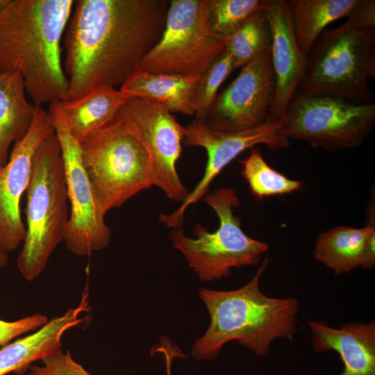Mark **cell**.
<instances>
[{"label":"cell","mask_w":375,"mask_h":375,"mask_svg":"<svg viewBox=\"0 0 375 375\" xmlns=\"http://www.w3.org/2000/svg\"><path fill=\"white\" fill-rule=\"evenodd\" d=\"M199 76L151 74L136 70L121 86L128 97L155 101L171 112L195 115L194 97Z\"/></svg>","instance_id":"19"},{"label":"cell","mask_w":375,"mask_h":375,"mask_svg":"<svg viewBox=\"0 0 375 375\" xmlns=\"http://www.w3.org/2000/svg\"><path fill=\"white\" fill-rule=\"evenodd\" d=\"M308 324L315 351H334L340 355L344 369L338 375H375L374 320L344 323L338 328L322 321Z\"/></svg>","instance_id":"16"},{"label":"cell","mask_w":375,"mask_h":375,"mask_svg":"<svg viewBox=\"0 0 375 375\" xmlns=\"http://www.w3.org/2000/svg\"><path fill=\"white\" fill-rule=\"evenodd\" d=\"M170 357H167V375H171L170 373V365H171V360L172 359L169 358Z\"/></svg>","instance_id":"32"},{"label":"cell","mask_w":375,"mask_h":375,"mask_svg":"<svg viewBox=\"0 0 375 375\" xmlns=\"http://www.w3.org/2000/svg\"><path fill=\"white\" fill-rule=\"evenodd\" d=\"M274 90L271 48L242 67L238 76L217 96L202 122L219 131L259 126L268 119Z\"/></svg>","instance_id":"13"},{"label":"cell","mask_w":375,"mask_h":375,"mask_svg":"<svg viewBox=\"0 0 375 375\" xmlns=\"http://www.w3.org/2000/svg\"><path fill=\"white\" fill-rule=\"evenodd\" d=\"M347 20L360 27L375 28V1L359 0Z\"/></svg>","instance_id":"29"},{"label":"cell","mask_w":375,"mask_h":375,"mask_svg":"<svg viewBox=\"0 0 375 375\" xmlns=\"http://www.w3.org/2000/svg\"><path fill=\"white\" fill-rule=\"evenodd\" d=\"M271 43V28L262 6L228 39L225 49L231 55L235 69L269 49Z\"/></svg>","instance_id":"23"},{"label":"cell","mask_w":375,"mask_h":375,"mask_svg":"<svg viewBox=\"0 0 375 375\" xmlns=\"http://www.w3.org/2000/svg\"><path fill=\"white\" fill-rule=\"evenodd\" d=\"M169 3L163 0H76L63 39L69 99L122 85L160 39Z\"/></svg>","instance_id":"1"},{"label":"cell","mask_w":375,"mask_h":375,"mask_svg":"<svg viewBox=\"0 0 375 375\" xmlns=\"http://www.w3.org/2000/svg\"><path fill=\"white\" fill-rule=\"evenodd\" d=\"M212 31L208 0H172L159 41L139 69L151 74L200 76L225 49Z\"/></svg>","instance_id":"8"},{"label":"cell","mask_w":375,"mask_h":375,"mask_svg":"<svg viewBox=\"0 0 375 375\" xmlns=\"http://www.w3.org/2000/svg\"><path fill=\"white\" fill-rule=\"evenodd\" d=\"M55 133L48 111L35 105L28 131L14 143L7 162L0 165V243L8 252L15 251L24 240L21 199L29 184L38 149Z\"/></svg>","instance_id":"14"},{"label":"cell","mask_w":375,"mask_h":375,"mask_svg":"<svg viewBox=\"0 0 375 375\" xmlns=\"http://www.w3.org/2000/svg\"><path fill=\"white\" fill-rule=\"evenodd\" d=\"M26 194V235L17 266L23 278L31 281L64 240L69 217L65 167L56 133L37 150Z\"/></svg>","instance_id":"5"},{"label":"cell","mask_w":375,"mask_h":375,"mask_svg":"<svg viewBox=\"0 0 375 375\" xmlns=\"http://www.w3.org/2000/svg\"><path fill=\"white\" fill-rule=\"evenodd\" d=\"M367 209L365 227L337 226L321 233L317 238L313 256L335 276L349 273L361 265L367 235L375 226L374 197L370 199Z\"/></svg>","instance_id":"20"},{"label":"cell","mask_w":375,"mask_h":375,"mask_svg":"<svg viewBox=\"0 0 375 375\" xmlns=\"http://www.w3.org/2000/svg\"><path fill=\"white\" fill-rule=\"evenodd\" d=\"M272 32L271 61L274 90L268 118L283 120L303 75L305 55L297 42L288 1L265 0Z\"/></svg>","instance_id":"15"},{"label":"cell","mask_w":375,"mask_h":375,"mask_svg":"<svg viewBox=\"0 0 375 375\" xmlns=\"http://www.w3.org/2000/svg\"><path fill=\"white\" fill-rule=\"evenodd\" d=\"M264 0H208V22L213 33L226 42Z\"/></svg>","instance_id":"25"},{"label":"cell","mask_w":375,"mask_h":375,"mask_svg":"<svg viewBox=\"0 0 375 375\" xmlns=\"http://www.w3.org/2000/svg\"><path fill=\"white\" fill-rule=\"evenodd\" d=\"M289 140L283 120L268 118L263 124L249 129L219 131L194 119L185 127L183 142L186 147H201L206 149L208 160L205 172L176 210L170 214L160 215V222L167 227L181 228L186 209L208 193L213 180L240 153L258 144L277 151L288 147Z\"/></svg>","instance_id":"10"},{"label":"cell","mask_w":375,"mask_h":375,"mask_svg":"<svg viewBox=\"0 0 375 375\" xmlns=\"http://www.w3.org/2000/svg\"><path fill=\"white\" fill-rule=\"evenodd\" d=\"M242 174L249 185L251 194L261 200L265 197L283 195L301 190L303 184L293 180L272 168L264 160L258 149L240 160Z\"/></svg>","instance_id":"24"},{"label":"cell","mask_w":375,"mask_h":375,"mask_svg":"<svg viewBox=\"0 0 375 375\" xmlns=\"http://www.w3.org/2000/svg\"><path fill=\"white\" fill-rule=\"evenodd\" d=\"M283 120L289 139L326 151L353 149L362 144L374 126L375 105L297 90Z\"/></svg>","instance_id":"9"},{"label":"cell","mask_w":375,"mask_h":375,"mask_svg":"<svg viewBox=\"0 0 375 375\" xmlns=\"http://www.w3.org/2000/svg\"><path fill=\"white\" fill-rule=\"evenodd\" d=\"M88 289L86 287L78 306L68 309L62 315L55 317L28 335L17 339L0 349V375L15 372L24 374L37 360L61 349V339L71 328L85 323L80 317L89 310Z\"/></svg>","instance_id":"17"},{"label":"cell","mask_w":375,"mask_h":375,"mask_svg":"<svg viewBox=\"0 0 375 375\" xmlns=\"http://www.w3.org/2000/svg\"><path fill=\"white\" fill-rule=\"evenodd\" d=\"M269 262L265 256L252 278L240 288L199 290L209 313L210 324L192 345L191 355L195 360L216 359L224 345L233 340L258 356L267 355L278 338L292 342L299 301L293 297H270L260 290V281Z\"/></svg>","instance_id":"3"},{"label":"cell","mask_w":375,"mask_h":375,"mask_svg":"<svg viewBox=\"0 0 375 375\" xmlns=\"http://www.w3.org/2000/svg\"><path fill=\"white\" fill-rule=\"evenodd\" d=\"M235 69L226 49L199 76L194 97L195 119L203 121L212 108L222 83Z\"/></svg>","instance_id":"26"},{"label":"cell","mask_w":375,"mask_h":375,"mask_svg":"<svg viewBox=\"0 0 375 375\" xmlns=\"http://www.w3.org/2000/svg\"><path fill=\"white\" fill-rule=\"evenodd\" d=\"M74 2L0 0V73H20L36 106L69 98L62 41Z\"/></svg>","instance_id":"2"},{"label":"cell","mask_w":375,"mask_h":375,"mask_svg":"<svg viewBox=\"0 0 375 375\" xmlns=\"http://www.w3.org/2000/svg\"><path fill=\"white\" fill-rule=\"evenodd\" d=\"M297 42L306 56L326 26L347 17L359 0L288 1Z\"/></svg>","instance_id":"22"},{"label":"cell","mask_w":375,"mask_h":375,"mask_svg":"<svg viewBox=\"0 0 375 375\" xmlns=\"http://www.w3.org/2000/svg\"><path fill=\"white\" fill-rule=\"evenodd\" d=\"M8 252L0 243V269L5 267L8 262Z\"/></svg>","instance_id":"31"},{"label":"cell","mask_w":375,"mask_h":375,"mask_svg":"<svg viewBox=\"0 0 375 375\" xmlns=\"http://www.w3.org/2000/svg\"><path fill=\"white\" fill-rule=\"evenodd\" d=\"M59 140L63 160L70 213L64 242L78 256H90L107 248L111 230L84 169L80 143L69 133L63 122L49 112Z\"/></svg>","instance_id":"11"},{"label":"cell","mask_w":375,"mask_h":375,"mask_svg":"<svg viewBox=\"0 0 375 375\" xmlns=\"http://www.w3.org/2000/svg\"><path fill=\"white\" fill-rule=\"evenodd\" d=\"M26 92L20 73H0V165L7 162L11 144L24 138L32 124L35 105Z\"/></svg>","instance_id":"21"},{"label":"cell","mask_w":375,"mask_h":375,"mask_svg":"<svg viewBox=\"0 0 375 375\" xmlns=\"http://www.w3.org/2000/svg\"><path fill=\"white\" fill-rule=\"evenodd\" d=\"M41 365H31L23 375H91L73 358L70 350L61 349L44 358Z\"/></svg>","instance_id":"27"},{"label":"cell","mask_w":375,"mask_h":375,"mask_svg":"<svg viewBox=\"0 0 375 375\" xmlns=\"http://www.w3.org/2000/svg\"><path fill=\"white\" fill-rule=\"evenodd\" d=\"M215 212L219 226L214 232L196 224L195 238L187 237L181 228H173L169 238L174 249L184 256L189 267L203 281L228 277L231 269L254 266L269 249V244L248 236L242 229L234 210L240 201L236 192L221 187L203 197Z\"/></svg>","instance_id":"7"},{"label":"cell","mask_w":375,"mask_h":375,"mask_svg":"<svg viewBox=\"0 0 375 375\" xmlns=\"http://www.w3.org/2000/svg\"><path fill=\"white\" fill-rule=\"evenodd\" d=\"M128 97L116 88L102 85L76 99L51 103L48 111L56 115L80 143L111 122Z\"/></svg>","instance_id":"18"},{"label":"cell","mask_w":375,"mask_h":375,"mask_svg":"<svg viewBox=\"0 0 375 375\" xmlns=\"http://www.w3.org/2000/svg\"><path fill=\"white\" fill-rule=\"evenodd\" d=\"M375 265V226H373L366 240L360 267L372 269Z\"/></svg>","instance_id":"30"},{"label":"cell","mask_w":375,"mask_h":375,"mask_svg":"<svg viewBox=\"0 0 375 375\" xmlns=\"http://www.w3.org/2000/svg\"><path fill=\"white\" fill-rule=\"evenodd\" d=\"M48 321L47 317L41 313L28 315L14 322L0 319V347L5 346L25 333L38 330Z\"/></svg>","instance_id":"28"},{"label":"cell","mask_w":375,"mask_h":375,"mask_svg":"<svg viewBox=\"0 0 375 375\" xmlns=\"http://www.w3.org/2000/svg\"><path fill=\"white\" fill-rule=\"evenodd\" d=\"M115 119L131 124L149 150L153 162V185L169 199L182 202L188 192L179 177L176 163L185 127L161 103L138 97H128Z\"/></svg>","instance_id":"12"},{"label":"cell","mask_w":375,"mask_h":375,"mask_svg":"<svg viewBox=\"0 0 375 375\" xmlns=\"http://www.w3.org/2000/svg\"><path fill=\"white\" fill-rule=\"evenodd\" d=\"M375 76V28L350 22L326 28L305 56L297 90L358 104L373 103L368 79Z\"/></svg>","instance_id":"4"},{"label":"cell","mask_w":375,"mask_h":375,"mask_svg":"<svg viewBox=\"0 0 375 375\" xmlns=\"http://www.w3.org/2000/svg\"><path fill=\"white\" fill-rule=\"evenodd\" d=\"M83 166L106 215L153 185L150 153L135 127L114 119L80 142Z\"/></svg>","instance_id":"6"}]
</instances>
